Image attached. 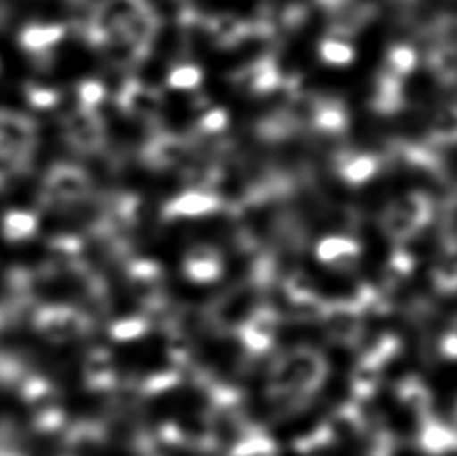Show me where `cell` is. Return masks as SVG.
<instances>
[{
  "label": "cell",
  "mask_w": 457,
  "mask_h": 456,
  "mask_svg": "<svg viewBox=\"0 0 457 456\" xmlns=\"http://www.w3.org/2000/svg\"><path fill=\"white\" fill-rule=\"evenodd\" d=\"M179 207L186 211H200L208 208L212 205V198H206L204 194H186L185 198H179Z\"/></svg>",
  "instance_id": "30bf717a"
},
{
  "label": "cell",
  "mask_w": 457,
  "mask_h": 456,
  "mask_svg": "<svg viewBox=\"0 0 457 456\" xmlns=\"http://www.w3.org/2000/svg\"><path fill=\"white\" fill-rule=\"evenodd\" d=\"M456 430H457V407H456Z\"/></svg>",
  "instance_id": "9a60e30c"
},
{
  "label": "cell",
  "mask_w": 457,
  "mask_h": 456,
  "mask_svg": "<svg viewBox=\"0 0 457 456\" xmlns=\"http://www.w3.org/2000/svg\"><path fill=\"white\" fill-rule=\"evenodd\" d=\"M375 169H377L375 160H371L369 156H358L348 163L344 173L346 180H350L352 183H362L365 180L370 179L375 173Z\"/></svg>",
  "instance_id": "52a82bcc"
},
{
  "label": "cell",
  "mask_w": 457,
  "mask_h": 456,
  "mask_svg": "<svg viewBox=\"0 0 457 456\" xmlns=\"http://www.w3.org/2000/svg\"><path fill=\"white\" fill-rule=\"evenodd\" d=\"M414 52L406 47H400L390 54V64L398 71V72H409L414 66Z\"/></svg>",
  "instance_id": "9c48e42d"
},
{
  "label": "cell",
  "mask_w": 457,
  "mask_h": 456,
  "mask_svg": "<svg viewBox=\"0 0 457 456\" xmlns=\"http://www.w3.org/2000/svg\"><path fill=\"white\" fill-rule=\"evenodd\" d=\"M102 97H104V88L99 83L87 81L81 87V99L85 100L89 106L99 104Z\"/></svg>",
  "instance_id": "8fae6325"
},
{
  "label": "cell",
  "mask_w": 457,
  "mask_h": 456,
  "mask_svg": "<svg viewBox=\"0 0 457 456\" xmlns=\"http://www.w3.org/2000/svg\"><path fill=\"white\" fill-rule=\"evenodd\" d=\"M434 288L442 296H456L457 294V257L448 255L445 258L440 259L437 265L434 266L433 274Z\"/></svg>",
  "instance_id": "277c9868"
},
{
  "label": "cell",
  "mask_w": 457,
  "mask_h": 456,
  "mask_svg": "<svg viewBox=\"0 0 457 456\" xmlns=\"http://www.w3.org/2000/svg\"><path fill=\"white\" fill-rule=\"evenodd\" d=\"M429 216L431 208L427 198L414 194L402 198L390 213V233L395 234L398 238L412 236L427 225Z\"/></svg>",
  "instance_id": "6da1fadb"
},
{
  "label": "cell",
  "mask_w": 457,
  "mask_h": 456,
  "mask_svg": "<svg viewBox=\"0 0 457 456\" xmlns=\"http://www.w3.org/2000/svg\"><path fill=\"white\" fill-rule=\"evenodd\" d=\"M320 55L325 62L342 66V64H348V63L352 62L354 54H353V49L350 46L339 43V41H333V39H328V41L321 43Z\"/></svg>",
  "instance_id": "8992f818"
},
{
  "label": "cell",
  "mask_w": 457,
  "mask_h": 456,
  "mask_svg": "<svg viewBox=\"0 0 457 456\" xmlns=\"http://www.w3.org/2000/svg\"><path fill=\"white\" fill-rule=\"evenodd\" d=\"M0 456H16L12 451H0Z\"/></svg>",
  "instance_id": "5bb4252c"
},
{
  "label": "cell",
  "mask_w": 457,
  "mask_h": 456,
  "mask_svg": "<svg viewBox=\"0 0 457 456\" xmlns=\"http://www.w3.org/2000/svg\"><path fill=\"white\" fill-rule=\"evenodd\" d=\"M35 228L33 217L25 213H10L4 221V236L8 241L24 240Z\"/></svg>",
  "instance_id": "5b68a950"
},
{
  "label": "cell",
  "mask_w": 457,
  "mask_h": 456,
  "mask_svg": "<svg viewBox=\"0 0 457 456\" xmlns=\"http://www.w3.org/2000/svg\"><path fill=\"white\" fill-rule=\"evenodd\" d=\"M225 119H227V117H225V113L220 112V110L210 113L208 116L204 117V129L214 130V131L223 129V125H225Z\"/></svg>",
  "instance_id": "7c38bea8"
},
{
  "label": "cell",
  "mask_w": 457,
  "mask_h": 456,
  "mask_svg": "<svg viewBox=\"0 0 457 456\" xmlns=\"http://www.w3.org/2000/svg\"><path fill=\"white\" fill-rule=\"evenodd\" d=\"M340 121H342V117H340L339 113L328 112L323 114L320 122L323 123L327 129H334V127H339Z\"/></svg>",
  "instance_id": "4fadbf2b"
},
{
  "label": "cell",
  "mask_w": 457,
  "mask_h": 456,
  "mask_svg": "<svg viewBox=\"0 0 457 456\" xmlns=\"http://www.w3.org/2000/svg\"><path fill=\"white\" fill-rule=\"evenodd\" d=\"M202 81V72L195 66H179L169 75V85L175 89H189Z\"/></svg>",
  "instance_id": "ba28073f"
},
{
  "label": "cell",
  "mask_w": 457,
  "mask_h": 456,
  "mask_svg": "<svg viewBox=\"0 0 457 456\" xmlns=\"http://www.w3.org/2000/svg\"><path fill=\"white\" fill-rule=\"evenodd\" d=\"M419 444L421 451L431 456H442L457 449V430L445 426L433 416L421 422Z\"/></svg>",
  "instance_id": "7a4b0ae2"
},
{
  "label": "cell",
  "mask_w": 457,
  "mask_h": 456,
  "mask_svg": "<svg viewBox=\"0 0 457 456\" xmlns=\"http://www.w3.org/2000/svg\"><path fill=\"white\" fill-rule=\"evenodd\" d=\"M403 401L406 407L411 408L414 414L419 416V419L423 422L428 418H431V407H433V394L425 383L420 382L419 378H412L404 383L402 389Z\"/></svg>",
  "instance_id": "3957f363"
}]
</instances>
